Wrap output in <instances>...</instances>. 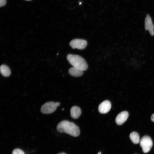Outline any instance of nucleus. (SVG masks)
<instances>
[{"label":"nucleus","instance_id":"nucleus-5","mask_svg":"<svg viewBox=\"0 0 154 154\" xmlns=\"http://www.w3.org/2000/svg\"><path fill=\"white\" fill-rule=\"evenodd\" d=\"M87 44V41L86 40L80 39H73L69 43L70 46L72 48H77L80 50L85 48Z\"/></svg>","mask_w":154,"mask_h":154},{"label":"nucleus","instance_id":"nucleus-8","mask_svg":"<svg viewBox=\"0 0 154 154\" xmlns=\"http://www.w3.org/2000/svg\"><path fill=\"white\" fill-rule=\"evenodd\" d=\"M128 116L129 114L127 111H124L120 112L116 117V123L119 125H122L126 121Z\"/></svg>","mask_w":154,"mask_h":154},{"label":"nucleus","instance_id":"nucleus-1","mask_svg":"<svg viewBox=\"0 0 154 154\" xmlns=\"http://www.w3.org/2000/svg\"><path fill=\"white\" fill-rule=\"evenodd\" d=\"M57 130L59 132L65 133L74 137L78 136L80 134L78 127L74 123L67 120L60 122L57 125Z\"/></svg>","mask_w":154,"mask_h":154},{"label":"nucleus","instance_id":"nucleus-12","mask_svg":"<svg viewBox=\"0 0 154 154\" xmlns=\"http://www.w3.org/2000/svg\"><path fill=\"white\" fill-rule=\"evenodd\" d=\"M129 138L132 142L135 144H137L139 143V136L137 132H131L129 135Z\"/></svg>","mask_w":154,"mask_h":154},{"label":"nucleus","instance_id":"nucleus-7","mask_svg":"<svg viewBox=\"0 0 154 154\" xmlns=\"http://www.w3.org/2000/svg\"><path fill=\"white\" fill-rule=\"evenodd\" d=\"M111 107L110 102L108 100H106L104 101L99 105L98 110L100 113L105 114L109 111Z\"/></svg>","mask_w":154,"mask_h":154},{"label":"nucleus","instance_id":"nucleus-18","mask_svg":"<svg viewBox=\"0 0 154 154\" xmlns=\"http://www.w3.org/2000/svg\"><path fill=\"white\" fill-rule=\"evenodd\" d=\"M28 0V1H29V0Z\"/></svg>","mask_w":154,"mask_h":154},{"label":"nucleus","instance_id":"nucleus-9","mask_svg":"<svg viewBox=\"0 0 154 154\" xmlns=\"http://www.w3.org/2000/svg\"><path fill=\"white\" fill-rule=\"evenodd\" d=\"M81 113L80 108L77 106L72 107L70 110V114L71 117L73 118H78Z\"/></svg>","mask_w":154,"mask_h":154},{"label":"nucleus","instance_id":"nucleus-11","mask_svg":"<svg viewBox=\"0 0 154 154\" xmlns=\"http://www.w3.org/2000/svg\"><path fill=\"white\" fill-rule=\"evenodd\" d=\"M0 71L1 74L5 77H8L11 74L10 69L7 66L5 65L2 64L1 66Z\"/></svg>","mask_w":154,"mask_h":154},{"label":"nucleus","instance_id":"nucleus-3","mask_svg":"<svg viewBox=\"0 0 154 154\" xmlns=\"http://www.w3.org/2000/svg\"><path fill=\"white\" fill-rule=\"evenodd\" d=\"M139 144L143 152L146 153L148 152L151 149L153 145V142L149 136L145 135L141 139Z\"/></svg>","mask_w":154,"mask_h":154},{"label":"nucleus","instance_id":"nucleus-13","mask_svg":"<svg viewBox=\"0 0 154 154\" xmlns=\"http://www.w3.org/2000/svg\"><path fill=\"white\" fill-rule=\"evenodd\" d=\"M12 154H25L24 152L19 149H16L13 150Z\"/></svg>","mask_w":154,"mask_h":154},{"label":"nucleus","instance_id":"nucleus-14","mask_svg":"<svg viewBox=\"0 0 154 154\" xmlns=\"http://www.w3.org/2000/svg\"><path fill=\"white\" fill-rule=\"evenodd\" d=\"M6 3V0H0V6L1 7L5 5Z\"/></svg>","mask_w":154,"mask_h":154},{"label":"nucleus","instance_id":"nucleus-15","mask_svg":"<svg viewBox=\"0 0 154 154\" xmlns=\"http://www.w3.org/2000/svg\"><path fill=\"white\" fill-rule=\"evenodd\" d=\"M151 120L154 122V114H153L151 117Z\"/></svg>","mask_w":154,"mask_h":154},{"label":"nucleus","instance_id":"nucleus-17","mask_svg":"<svg viewBox=\"0 0 154 154\" xmlns=\"http://www.w3.org/2000/svg\"><path fill=\"white\" fill-rule=\"evenodd\" d=\"M98 154H101V153L100 152H99Z\"/></svg>","mask_w":154,"mask_h":154},{"label":"nucleus","instance_id":"nucleus-4","mask_svg":"<svg viewBox=\"0 0 154 154\" xmlns=\"http://www.w3.org/2000/svg\"><path fill=\"white\" fill-rule=\"evenodd\" d=\"M57 107L56 102H47L42 106L41 112L44 114H51L56 110Z\"/></svg>","mask_w":154,"mask_h":154},{"label":"nucleus","instance_id":"nucleus-2","mask_svg":"<svg viewBox=\"0 0 154 154\" xmlns=\"http://www.w3.org/2000/svg\"><path fill=\"white\" fill-rule=\"evenodd\" d=\"M67 59L73 67L83 71L86 70L88 68V64L85 60L80 56L69 54Z\"/></svg>","mask_w":154,"mask_h":154},{"label":"nucleus","instance_id":"nucleus-10","mask_svg":"<svg viewBox=\"0 0 154 154\" xmlns=\"http://www.w3.org/2000/svg\"><path fill=\"white\" fill-rule=\"evenodd\" d=\"M68 72L72 76L78 77L83 75V71L73 67L69 69Z\"/></svg>","mask_w":154,"mask_h":154},{"label":"nucleus","instance_id":"nucleus-16","mask_svg":"<svg viewBox=\"0 0 154 154\" xmlns=\"http://www.w3.org/2000/svg\"><path fill=\"white\" fill-rule=\"evenodd\" d=\"M58 154H66L64 152H62L61 153H59Z\"/></svg>","mask_w":154,"mask_h":154},{"label":"nucleus","instance_id":"nucleus-6","mask_svg":"<svg viewBox=\"0 0 154 154\" xmlns=\"http://www.w3.org/2000/svg\"><path fill=\"white\" fill-rule=\"evenodd\" d=\"M145 30L148 31L152 36L154 35V26L151 19L149 14L147 15L145 19Z\"/></svg>","mask_w":154,"mask_h":154}]
</instances>
